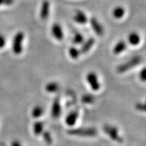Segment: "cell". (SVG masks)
<instances>
[{
  "mask_svg": "<svg viewBox=\"0 0 146 146\" xmlns=\"http://www.w3.org/2000/svg\"><path fill=\"white\" fill-rule=\"evenodd\" d=\"M70 135L83 137H93L98 135V131L94 127H82L71 129L67 131Z\"/></svg>",
  "mask_w": 146,
  "mask_h": 146,
  "instance_id": "6da1fadb",
  "label": "cell"
},
{
  "mask_svg": "<svg viewBox=\"0 0 146 146\" xmlns=\"http://www.w3.org/2000/svg\"><path fill=\"white\" fill-rule=\"evenodd\" d=\"M142 59L143 58L140 56H134V57L131 58L130 60H128L126 62L118 66V67L116 68V72L120 73V74L127 72V71L131 70L134 67L137 66L138 64H139L142 62Z\"/></svg>",
  "mask_w": 146,
  "mask_h": 146,
  "instance_id": "7a4b0ae2",
  "label": "cell"
},
{
  "mask_svg": "<svg viewBox=\"0 0 146 146\" xmlns=\"http://www.w3.org/2000/svg\"><path fill=\"white\" fill-rule=\"evenodd\" d=\"M25 34L23 32H18L14 36L12 41V51L16 55H20L23 51V41Z\"/></svg>",
  "mask_w": 146,
  "mask_h": 146,
  "instance_id": "3957f363",
  "label": "cell"
},
{
  "mask_svg": "<svg viewBox=\"0 0 146 146\" xmlns=\"http://www.w3.org/2000/svg\"><path fill=\"white\" fill-rule=\"evenodd\" d=\"M103 130L106 134L108 135L113 141L118 143H123V139L120 135L117 127L110 125H105L103 127Z\"/></svg>",
  "mask_w": 146,
  "mask_h": 146,
  "instance_id": "277c9868",
  "label": "cell"
},
{
  "mask_svg": "<svg viewBox=\"0 0 146 146\" xmlns=\"http://www.w3.org/2000/svg\"><path fill=\"white\" fill-rule=\"evenodd\" d=\"M86 80L87 83L89 84V85L93 91H97L100 90V87H101V85H100L99 79H98V76L96 72H89L86 76Z\"/></svg>",
  "mask_w": 146,
  "mask_h": 146,
  "instance_id": "5b68a950",
  "label": "cell"
},
{
  "mask_svg": "<svg viewBox=\"0 0 146 146\" xmlns=\"http://www.w3.org/2000/svg\"><path fill=\"white\" fill-rule=\"evenodd\" d=\"M89 23H90L91 28L93 29V30L97 35L100 36L103 35L104 33V29L97 18L92 17L89 20Z\"/></svg>",
  "mask_w": 146,
  "mask_h": 146,
  "instance_id": "8992f818",
  "label": "cell"
},
{
  "mask_svg": "<svg viewBox=\"0 0 146 146\" xmlns=\"http://www.w3.org/2000/svg\"><path fill=\"white\" fill-rule=\"evenodd\" d=\"M51 33H52V36L58 41H62L64 39V31L62 28L61 25L58 23H55L52 25V29H51Z\"/></svg>",
  "mask_w": 146,
  "mask_h": 146,
  "instance_id": "52a82bcc",
  "label": "cell"
},
{
  "mask_svg": "<svg viewBox=\"0 0 146 146\" xmlns=\"http://www.w3.org/2000/svg\"><path fill=\"white\" fill-rule=\"evenodd\" d=\"M62 108L60 104V98L57 97L53 101L52 108H51V114L52 116L54 118H57L59 117L61 114Z\"/></svg>",
  "mask_w": 146,
  "mask_h": 146,
  "instance_id": "ba28073f",
  "label": "cell"
},
{
  "mask_svg": "<svg viewBox=\"0 0 146 146\" xmlns=\"http://www.w3.org/2000/svg\"><path fill=\"white\" fill-rule=\"evenodd\" d=\"M50 12V3L48 0H43L42 1L40 8V18L42 20H47Z\"/></svg>",
  "mask_w": 146,
  "mask_h": 146,
  "instance_id": "9c48e42d",
  "label": "cell"
},
{
  "mask_svg": "<svg viewBox=\"0 0 146 146\" xmlns=\"http://www.w3.org/2000/svg\"><path fill=\"white\" fill-rule=\"evenodd\" d=\"M78 117V112L77 110H73L67 115L65 118V123L69 127H73L77 121Z\"/></svg>",
  "mask_w": 146,
  "mask_h": 146,
  "instance_id": "30bf717a",
  "label": "cell"
},
{
  "mask_svg": "<svg viewBox=\"0 0 146 146\" xmlns=\"http://www.w3.org/2000/svg\"><path fill=\"white\" fill-rule=\"evenodd\" d=\"M73 20L75 23L79 24V25H85L88 21L87 15L81 10L76 11L75 14L73 16Z\"/></svg>",
  "mask_w": 146,
  "mask_h": 146,
  "instance_id": "8fae6325",
  "label": "cell"
},
{
  "mask_svg": "<svg viewBox=\"0 0 146 146\" xmlns=\"http://www.w3.org/2000/svg\"><path fill=\"white\" fill-rule=\"evenodd\" d=\"M95 42H96V40L94 37L89 38L86 41L84 42L83 45H82L81 50H80L81 54H86V53L88 52L91 50V47L94 46Z\"/></svg>",
  "mask_w": 146,
  "mask_h": 146,
  "instance_id": "7c38bea8",
  "label": "cell"
},
{
  "mask_svg": "<svg viewBox=\"0 0 146 146\" xmlns=\"http://www.w3.org/2000/svg\"><path fill=\"white\" fill-rule=\"evenodd\" d=\"M127 40L129 44L135 46V45H137L140 43L141 37H140V35L137 33L132 32L128 35Z\"/></svg>",
  "mask_w": 146,
  "mask_h": 146,
  "instance_id": "4fadbf2b",
  "label": "cell"
},
{
  "mask_svg": "<svg viewBox=\"0 0 146 146\" xmlns=\"http://www.w3.org/2000/svg\"><path fill=\"white\" fill-rule=\"evenodd\" d=\"M127 48V43L125 41H119L117 42L116 45H114V48H113V53L115 55H118L123 52Z\"/></svg>",
  "mask_w": 146,
  "mask_h": 146,
  "instance_id": "5bb4252c",
  "label": "cell"
},
{
  "mask_svg": "<svg viewBox=\"0 0 146 146\" xmlns=\"http://www.w3.org/2000/svg\"><path fill=\"white\" fill-rule=\"evenodd\" d=\"M112 14L115 19H121L125 14V9L123 6L118 5L113 9Z\"/></svg>",
  "mask_w": 146,
  "mask_h": 146,
  "instance_id": "9a60e30c",
  "label": "cell"
},
{
  "mask_svg": "<svg viewBox=\"0 0 146 146\" xmlns=\"http://www.w3.org/2000/svg\"><path fill=\"white\" fill-rule=\"evenodd\" d=\"M45 91L47 93H50V94H54V93L57 92L60 89V85L57 82H50V83H47L45 85Z\"/></svg>",
  "mask_w": 146,
  "mask_h": 146,
  "instance_id": "2e32d148",
  "label": "cell"
},
{
  "mask_svg": "<svg viewBox=\"0 0 146 146\" xmlns=\"http://www.w3.org/2000/svg\"><path fill=\"white\" fill-rule=\"evenodd\" d=\"M44 129V124L41 121H36L33 125V133L36 136H39L41 135Z\"/></svg>",
  "mask_w": 146,
  "mask_h": 146,
  "instance_id": "e0dca14e",
  "label": "cell"
},
{
  "mask_svg": "<svg viewBox=\"0 0 146 146\" xmlns=\"http://www.w3.org/2000/svg\"><path fill=\"white\" fill-rule=\"evenodd\" d=\"M44 113V109L40 105H36L33 108L31 111V116L35 118L41 117Z\"/></svg>",
  "mask_w": 146,
  "mask_h": 146,
  "instance_id": "ac0fdd59",
  "label": "cell"
},
{
  "mask_svg": "<svg viewBox=\"0 0 146 146\" xmlns=\"http://www.w3.org/2000/svg\"><path fill=\"white\" fill-rule=\"evenodd\" d=\"M81 101L83 104H92L96 101V97L91 94H85L82 96Z\"/></svg>",
  "mask_w": 146,
  "mask_h": 146,
  "instance_id": "d6986e66",
  "label": "cell"
},
{
  "mask_svg": "<svg viewBox=\"0 0 146 146\" xmlns=\"http://www.w3.org/2000/svg\"><path fill=\"white\" fill-rule=\"evenodd\" d=\"M68 54L72 59L76 60L79 57L81 52L76 47H70L68 50Z\"/></svg>",
  "mask_w": 146,
  "mask_h": 146,
  "instance_id": "ffe728a7",
  "label": "cell"
},
{
  "mask_svg": "<svg viewBox=\"0 0 146 146\" xmlns=\"http://www.w3.org/2000/svg\"><path fill=\"white\" fill-rule=\"evenodd\" d=\"M84 41V36L81 33L76 32L74 33V36L72 38V42L74 44L80 45L82 44Z\"/></svg>",
  "mask_w": 146,
  "mask_h": 146,
  "instance_id": "44dd1931",
  "label": "cell"
},
{
  "mask_svg": "<svg viewBox=\"0 0 146 146\" xmlns=\"http://www.w3.org/2000/svg\"><path fill=\"white\" fill-rule=\"evenodd\" d=\"M41 134H42V137H43V140H44L45 142L47 144L50 145V144H52L53 143V139H52V135H51V133L49 132V131H43V132Z\"/></svg>",
  "mask_w": 146,
  "mask_h": 146,
  "instance_id": "7402d4cb",
  "label": "cell"
},
{
  "mask_svg": "<svg viewBox=\"0 0 146 146\" xmlns=\"http://www.w3.org/2000/svg\"><path fill=\"white\" fill-rule=\"evenodd\" d=\"M135 108L137 110L139 111V112H145V104H143L140 103V102H138V103L135 104Z\"/></svg>",
  "mask_w": 146,
  "mask_h": 146,
  "instance_id": "603a6c76",
  "label": "cell"
},
{
  "mask_svg": "<svg viewBox=\"0 0 146 146\" xmlns=\"http://www.w3.org/2000/svg\"><path fill=\"white\" fill-rule=\"evenodd\" d=\"M139 79L141 80L142 82H144L145 81V68H143L141 71H140L139 74Z\"/></svg>",
  "mask_w": 146,
  "mask_h": 146,
  "instance_id": "cb8c5ba5",
  "label": "cell"
},
{
  "mask_svg": "<svg viewBox=\"0 0 146 146\" xmlns=\"http://www.w3.org/2000/svg\"><path fill=\"white\" fill-rule=\"evenodd\" d=\"M6 43V39H5V36L3 35L0 34V49L3 48L5 45Z\"/></svg>",
  "mask_w": 146,
  "mask_h": 146,
  "instance_id": "d4e9b609",
  "label": "cell"
},
{
  "mask_svg": "<svg viewBox=\"0 0 146 146\" xmlns=\"http://www.w3.org/2000/svg\"><path fill=\"white\" fill-rule=\"evenodd\" d=\"M14 0H0V5H11L14 3Z\"/></svg>",
  "mask_w": 146,
  "mask_h": 146,
  "instance_id": "484cf974",
  "label": "cell"
},
{
  "mask_svg": "<svg viewBox=\"0 0 146 146\" xmlns=\"http://www.w3.org/2000/svg\"><path fill=\"white\" fill-rule=\"evenodd\" d=\"M12 146H21V144L17 140H15L12 143Z\"/></svg>",
  "mask_w": 146,
  "mask_h": 146,
  "instance_id": "4316f807",
  "label": "cell"
}]
</instances>
